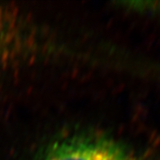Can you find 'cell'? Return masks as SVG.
<instances>
[{
    "mask_svg": "<svg viewBox=\"0 0 160 160\" xmlns=\"http://www.w3.org/2000/svg\"><path fill=\"white\" fill-rule=\"evenodd\" d=\"M32 23L10 7L0 6V69L45 50Z\"/></svg>",
    "mask_w": 160,
    "mask_h": 160,
    "instance_id": "cell-1",
    "label": "cell"
},
{
    "mask_svg": "<svg viewBox=\"0 0 160 160\" xmlns=\"http://www.w3.org/2000/svg\"><path fill=\"white\" fill-rule=\"evenodd\" d=\"M37 160H139L110 140L77 135L55 142Z\"/></svg>",
    "mask_w": 160,
    "mask_h": 160,
    "instance_id": "cell-2",
    "label": "cell"
}]
</instances>
